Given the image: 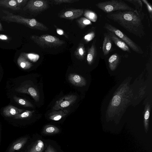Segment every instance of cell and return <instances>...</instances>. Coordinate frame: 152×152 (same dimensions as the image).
<instances>
[{"instance_id": "9c48e42d", "label": "cell", "mask_w": 152, "mask_h": 152, "mask_svg": "<svg viewBox=\"0 0 152 152\" xmlns=\"http://www.w3.org/2000/svg\"><path fill=\"white\" fill-rule=\"evenodd\" d=\"M68 79L71 84L77 86L82 87L86 84V82L83 77L77 74H70Z\"/></svg>"}, {"instance_id": "8d00e7d4", "label": "cell", "mask_w": 152, "mask_h": 152, "mask_svg": "<svg viewBox=\"0 0 152 152\" xmlns=\"http://www.w3.org/2000/svg\"><path fill=\"white\" fill-rule=\"evenodd\" d=\"M2 29H3V28H2V26L1 23H0V31H2Z\"/></svg>"}, {"instance_id": "277c9868", "label": "cell", "mask_w": 152, "mask_h": 152, "mask_svg": "<svg viewBox=\"0 0 152 152\" xmlns=\"http://www.w3.org/2000/svg\"><path fill=\"white\" fill-rule=\"evenodd\" d=\"M104 27L107 31L113 33L121 39L134 52L138 54L143 53V52L141 47L119 29L107 23L105 24Z\"/></svg>"}, {"instance_id": "8992f818", "label": "cell", "mask_w": 152, "mask_h": 152, "mask_svg": "<svg viewBox=\"0 0 152 152\" xmlns=\"http://www.w3.org/2000/svg\"><path fill=\"white\" fill-rule=\"evenodd\" d=\"M77 99L76 96L71 94L65 96L57 100L53 107V110H63L73 104Z\"/></svg>"}, {"instance_id": "603a6c76", "label": "cell", "mask_w": 152, "mask_h": 152, "mask_svg": "<svg viewBox=\"0 0 152 152\" xmlns=\"http://www.w3.org/2000/svg\"><path fill=\"white\" fill-rule=\"evenodd\" d=\"M15 101L20 105L25 107H33V105L28 101L16 96H13Z\"/></svg>"}, {"instance_id": "484cf974", "label": "cell", "mask_w": 152, "mask_h": 152, "mask_svg": "<svg viewBox=\"0 0 152 152\" xmlns=\"http://www.w3.org/2000/svg\"><path fill=\"white\" fill-rule=\"evenodd\" d=\"M77 22L79 26L82 28H84L87 26L92 24L91 21L85 17L80 18Z\"/></svg>"}, {"instance_id": "ac0fdd59", "label": "cell", "mask_w": 152, "mask_h": 152, "mask_svg": "<svg viewBox=\"0 0 152 152\" xmlns=\"http://www.w3.org/2000/svg\"><path fill=\"white\" fill-rule=\"evenodd\" d=\"M60 130L56 126L51 125H46L43 129V133L45 134H57Z\"/></svg>"}, {"instance_id": "d6986e66", "label": "cell", "mask_w": 152, "mask_h": 152, "mask_svg": "<svg viewBox=\"0 0 152 152\" xmlns=\"http://www.w3.org/2000/svg\"><path fill=\"white\" fill-rule=\"evenodd\" d=\"M86 54L85 48L83 43H80L75 52V55L80 59H83Z\"/></svg>"}, {"instance_id": "3957f363", "label": "cell", "mask_w": 152, "mask_h": 152, "mask_svg": "<svg viewBox=\"0 0 152 152\" xmlns=\"http://www.w3.org/2000/svg\"><path fill=\"white\" fill-rule=\"evenodd\" d=\"M31 39L41 48H56L62 45L65 42L58 38L48 34L40 36L32 35Z\"/></svg>"}, {"instance_id": "5b68a950", "label": "cell", "mask_w": 152, "mask_h": 152, "mask_svg": "<svg viewBox=\"0 0 152 152\" xmlns=\"http://www.w3.org/2000/svg\"><path fill=\"white\" fill-rule=\"evenodd\" d=\"M48 7L47 1L30 0L28 1L23 9L24 10H28L32 12H37L43 11Z\"/></svg>"}, {"instance_id": "4316f807", "label": "cell", "mask_w": 152, "mask_h": 152, "mask_svg": "<svg viewBox=\"0 0 152 152\" xmlns=\"http://www.w3.org/2000/svg\"><path fill=\"white\" fill-rule=\"evenodd\" d=\"M95 28L94 27L84 36V39L86 41L88 42L92 40L95 37Z\"/></svg>"}, {"instance_id": "9a60e30c", "label": "cell", "mask_w": 152, "mask_h": 152, "mask_svg": "<svg viewBox=\"0 0 152 152\" xmlns=\"http://www.w3.org/2000/svg\"><path fill=\"white\" fill-rule=\"evenodd\" d=\"M0 6L15 11L20 10L17 7L16 0H0Z\"/></svg>"}, {"instance_id": "e575fe53", "label": "cell", "mask_w": 152, "mask_h": 152, "mask_svg": "<svg viewBox=\"0 0 152 152\" xmlns=\"http://www.w3.org/2000/svg\"><path fill=\"white\" fill-rule=\"evenodd\" d=\"M149 116V112L148 110H147L145 114L144 118L145 120H148Z\"/></svg>"}, {"instance_id": "d590c367", "label": "cell", "mask_w": 152, "mask_h": 152, "mask_svg": "<svg viewBox=\"0 0 152 152\" xmlns=\"http://www.w3.org/2000/svg\"><path fill=\"white\" fill-rule=\"evenodd\" d=\"M56 31L57 33L59 35H62L64 34L63 31L61 29L58 28L56 29Z\"/></svg>"}, {"instance_id": "1f68e13d", "label": "cell", "mask_w": 152, "mask_h": 152, "mask_svg": "<svg viewBox=\"0 0 152 152\" xmlns=\"http://www.w3.org/2000/svg\"><path fill=\"white\" fill-rule=\"evenodd\" d=\"M17 4V7L20 9L27 3V0H16Z\"/></svg>"}, {"instance_id": "ba28073f", "label": "cell", "mask_w": 152, "mask_h": 152, "mask_svg": "<svg viewBox=\"0 0 152 152\" xmlns=\"http://www.w3.org/2000/svg\"><path fill=\"white\" fill-rule=\"evenodd\" d=\"M108 35L110 36L112 41L119 48L124 51L131 53V51L129 46L121 39L116 36L113 33L107 31Z\"/></svg>"}, {"instance_id": "f546056e", "label": "cell", "mask_w": 152, "mask_h": 152, "mask_svg": "<svg viewBox=\"0 0 152 152\" xmlns=\"http://www.w3.org/2000/svg\"><path fill=\"white\" fill-rule=\"evenodd\" d=\"M121 98L118 95H115L113 98L112 103L115 106L118 105L120 103Z\"/></svg>"}, {"instance_id": "5bb4252c", "label": "cell", "mask_w": 152, "mask_h": 152, "mask_svg": "<svg viewBox=\"0 0 152 152\" xmlns=\"http://www.w3.org/2000/svg\"><path fill=\"white\" fill-rule=\"evenodd\" d=\"M96 40H94L91 47L88 50L87 60L89 64H91L94 61L97 56V50L95 45Z\"/></svg>"}, {"instance_id": "7a4b0ae2", "label": "cell", "mask_w": 152, "mask_h": 152, "mask_svg": "<svg viewBox=\"0 0 152 152\" xmlns=\"http://www.w3.org/2000/svg\"><path fill=\"white\" fill-rule=\"evenodd\" d=\"M97 8L109 13L117 11H134V10L121 0H111L99 2L96 4Z\"/></svg>"}, {"instance_id": "7c38bea8", "label": "cell", "mask_w": 152, "mask_h": 152, "mask_svg": "<svg viewBox=\"0 0 152 152\" xmlns=\"http://www.w3.org/2000/svg\"><path fill=\"white\" fill-rule=\"evenodd\" d=\"M23 110L19 109L12 105H9L4 108L3 114L6 117L14 116L23 113Z\"/></svg>"}, {"instance_id": "d6a6232c", "label": "cell", "mask_w": 152, "mask_h": 152, "mask_svg": "<svg viewBox=\"0 0 152 152\" xmlns=\"http://www.w3.org/2000/svg\"><path fill=\"white\" fill-rule=\"evenodd\" d=\"M45 152H56L53 147L49 145L46 149Z\"/></svg>"}, {"instance_id": "d4e9b609", "label": "cell", "mask_w": 152, "mask_h": 152, "mask_svg": "<svg viewBox=\"0 0 152 152\" xmlns=\"http://www.w3.org/2000/svg\"><path fill=\"white\" fill-rule=\"evenodd\" d=\"M34 112V110L29 111L26 110L23 113L13 116V117L14 118L16 119L27 118L31 116Z\"/></svg>"}, {"instance_id": "44dd1931", "label": "cell", "mask_w": 152, "mask_h": 152, "mask_svg": "<svg viewBox=\"0 0 152 152\" xmlns=\"http://www.w3.org/2000/svg\"><path fill=\"white\" fill-rule=\"evenodd\" d=\"M85 18L91 21L95 22L97 19V16L94 12L89 10H86L84 12Z\"/></svg>"}, {"instance_id": "e0dca14e", "label": "cell", "mask_w": 152, "mask_h": 152, "mask_svg": "<svg viewBox=\"0 0 152 152\" xmlns=\"http://www.w3.org/2000/svg\"><path fill=\"white\" fill-rule=\"evenodd\" d=\"M28 140L27 137H23L20 139L12 145L8 152H14L22 148L26 144Z\"/></svg>"}, {"instance_id": "8fae6325", "label": "cell", "mask_w": 152, "mask_h": 152, "mask_svg": "<svg viewBox=\"0 0 152 152\" xmlns=\"http://www.w3.org/2000/svg\"><path fill=\"white\" fill-rule=\"evenodd\" d=\"M104 36L102 50L104 55L106 56L109 54L111 50L112 42L111 39L107 33H104Z\"/></svg>"}, {"instance_id": "2e32d148", "label": "cell", "mask_w": 152, "mask_h": 152, "mask_svg": "<svg viewBox=\"0 0 152 152\" xmlns=\"http://www.w3.org/2000/svg\"><path fill=\"white\" fill-rule=\"evenodd\" d=\"M17 62L19 66L24 69H28L32 66V64L28 61L22 53L18 57Z\"/></svg>"}, {"instance_id": "74e56055", "label": "cell", "mask_w": 152, "mask_h": 152, "mask_svg": "<svg viewBox=\"0 0 152 152\" xmlns=\"http://www.w3.org/2000/svg\"><path fill=\"white\" fill-rule=\"evenodd\" d=\"M29 152H30V151Z\"/></svg>"}, {"instance_id": "f1b7e54d", "label": "cell", "mask_w": 152, "mask_h": 152, "mask_svg": "<svg viewBox=\"0 0 152 152\" xmlns=\"http://www.w3.org/2000/svg\"><path fill=\"white\" fill-rule=\"evenodd\" d=\"M142 1L145 4L149 15L150 17L151 21H152V7L151 4L146 0H142Z\"/></svg>"}, {"instance_id": "cb8c5ba5", "label": "cell", "mask_w": 152, "mask_h": 152, "mask_svg": "<svg viewBox=\"0 0 152 152\" xmlns=\"http://www.w3.org/2000/svg\"><path fill=\"white\" fill-rule=\"evenodd\" d=\"M125 1L129 2L134 5L135 10L138 12H140L142 10V3L140 0H126Z\"/></svg>"}, {"instance_id": "6da1fadb", "label": "cell", "mask_w": 152, "mask_h": 152, "mask_svg": "<svg viewBox=\"0 0 152 152\" xmlns=\"http://www.w3.org/2000/svg\"><path fill=\"white\" fill-rule=\"evenodd\" d=\"M142 14L135 10L134 11H119L107 13L106 16L130 33L142 38L145 36V33L142 21L144 15Z\"/></svg>"}, {"instance_id": "83f0119b", "label": "cell", "mask_w": 152, "mask_h": 152, "mask_svg": "<svg viewBox=\"0 0 152 152\" xmlns=\"http://www.w3.org/2000/svg\"><path fill=\"white\" fill-rule=\"evenodd\" d=\"M22 54L27 59L33 62L37 61L39 58V56L37 54L25 53H23Z\"/></svg>"}, {"instance_id": "836d02e7", "label": "cell", "mask_w": 152, "mask_h": 152, "mask_svg": "<svg viewBox=\"0 0 152 152\" xmlns=\"http://www.w3.org/2000/svg\"><path fill=\"white\" fill-rule=\"evenodd\" d=\"M9 39V38L7 35L3 34H0V40L6 41Z\"/></svg>"}, {"instance_id": "52a82bcc", "label": "cell", "mask_w": 152, "mask_h": 152, "mask_svg": "<svg viewBox=\"0 0 152 152\" xmlns=\"http://www.w3.org/2000/svg\"><path fill=\"white\" fill-rule=\"evenodd\" d=\"M83 13V10L82 9H70L62 13L60 15V17L72 20L80 17Z\"/></svg>"}, {"instance_id": "4fadbf2b", "label": "cell", "mask_w": 152, "mask_h": 152, "mask_svg": "<svg viewBox=\"0 0 152 152\" xmlns=\"http://www.w3.org/2000/svg\"><path fill=\"white\" fill-rule=\"evenodd\" d=\"M69 112L68 110L65 109L54 111L49 114V118L53 121H58L66 116Z\"/></svg>"}, {"instance_id": "7402d4cb", "label": "cell", "mask_w": 152, "mask_h": 152, "mask_svg": "<svg viewBox=\"0 0 152 152\" xmlns=\"http://www.w3.org/2000/svg\"><path fill=\"white\" fill-rule=\"evenodd\" d=\"M44 148L43 142L40 140H38L31 149L30 152H42Z\"/></svg>"}, {"instance_id": "30bf717a", "label": "cell", "mask_w": 152, "mask_h": 152, "mask_svg": "<svg viewBox=\"0 0 152 152\" xmlns=\"http://www.w3.org/2000/svg\"><path fill=\"white\" fill-rule=\"evenodd\" d=\"M18 92L30 95L36 102L39 100V95L38 92L34 88L30 87H22L18 89Z\"/></svg>"}, {"instance_id": "ffe728a7", "label": "cell", "mask_w": 152, "mask_h": 152, "mask_svg": "<svg viewBox=\"0 0 152 152\" xmlns=\"http://www.w3.org/2000/svg\"><path fill=\"white\" fill-rule=\"evenodd\" d=\"M119 60L120 57L117 53H114L111 55L108 59L109 66L110 68H115Z\"/></svg>"}, {"instance_id": "4dcf8cb0", "label": "cell", "mask_w": 152, "mask_h": 152, "mask_svg": "<svg viewBox=\"0 0 152 152\" xmlns=\"http://www.w3.org/2000/svg\"><path fill=\"white\" fill-rule=\"evenodd\" d=\"M78 0H55L54 1L55 3L56 4H60L63 3H73Z\"/></svg>"}]
</instances>
